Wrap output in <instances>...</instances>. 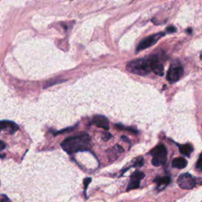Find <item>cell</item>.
<instances>
[{
	"label": "cell",
	"instance_id": "obj_10",
	"mask_svg": "<svg viewBox=\"0 0 202 202\" xmlns=\"http://www.w3.org/2000/svg\"><path fill=\"white\" fill-rule=\"evenodd\" d=\"M154 181L158 186L157 188L160 190H163L170 183V178L169 177H157Z\"/></svg>",
	"mask_w": 202,
	"mask_h": 202
},
{
	"label": "cell",
	"instance_id": "obj_18",
	"mask_svg": "<svg viewBox=\"0 0 202 202\" xmlns=\"http://www.w3.org/2000/svg\"><path fill=\"white\" fill-rule=\"evenodd\" d=\"M167 32H169V33H174V32H176L175 27H174V26H169V27H167Z\"/></svg>",
	"mask_w": 202,
	"mask_h": 202
},
{
	"label": "cell",
	"instance_id": "obj_17",
	"mask_svg": "<svg viewBox=\"0 0 202 202\" xmlns=\"http://www.w3.org/2000/svg\"><path fill=\"white\" fill-rule=\"evenodd\" d=\"M91 181H92V179H91V178H85V179L84 180V193L86 192L87 188H88V184H89V183Z\"/></svg>",
	"mask_w": 202,
	"mask_h": 202
},
{
	"label": "cell",
	"instance_id": "obj_21",
	"mask_svg": "<svg viewBox=\"0 0 202 202\" xmlns=\"http://www.w3.org/2000/svg\"><path fill=\"white\" fill-rule=\"evenodd\" d=\"M187 32H190V33H191V32H192V30L190 29V28H189V29L187 30Z\"/></svg>",
	"mask_w": 202,
	"mask_h": 202
},
{
	"label": "cell",
	"instance_id": "obj_19",
	"mask_svg": "<svg viewBox=\"0 0 202 202\" xmlns=\"http://www.w3.org/2000/svg\"><path fill=\"white\" fill-rule=\"evenodd\" d=\"M0 202H11L10 199L6 195H2L0 197Z\"/></svg>",
	"mask_w": 202,
	"mask_h": 202
},
{
	"label": "cell",
	"instance_id": "obj_16",
	"mask_svg": "<svg viewBox=\"0 0 202 202\" xmlns=\"http://www.w3.org/2000/svg\"><path fill=\"white\" fill-rule=\"evenodd\" d=\"M111 137H112L111 134H110V133H107V132L104 133V134H103V136H102L103 139H104V141H108V140H110V139L111 138Z\"/></svg>",
	"mask_w": 202,
	"mask_h": 202
},
{
	"label": "cell",
	"instance_id": "obj_2",
	"mask_svg": "<svg viewBox=\"0 0 202 202\" xmlns=\"http://www.w3.org/2000/svg\"><path fill=\"white\" fill-rule=\"evenodd\" d=\"M127 68L132 74H137V75L144 76L151 72V67H150L148 58L133 60L127 64Z\"/></svg>",
	"mask_w": 202,
	"mask_h": 202
},
{
	"label": "cell",
	"instance_id": "obj_5",
	"mask_svg": "<svg viewBox=\"0 0 202 202\" xmlns=\"http://www.w3.org/2000/svg\"><path fill=\"white\" fill-rule=\"evenodd\" d=\"M165 36V32H159V33H156L154 35H152L150 37H146L145 39H144L140 44H138L137 48V51H141L142 50L147 49L151 46L154 45L158 42V41L160 39H161L162 37Z\"/></svg>",
	"mask_w": 202,
	"mask_h": 202
},
{
	"label": "cell",
	"instance_id": "obj_9",
	"mask_svg": "<svg viewBox=\"0 0 202 202\" xmlns=\"http://www.w3.org/2000/svg\"><path fill=\"white\" fill-rule=\"evenodd\" d=\"M18 130V127L16 123L10 121H1L0 122V131L6 130L9 134H14Z\"/></svg>",
	"mask_w": 202,
	"mask_h": 202
},
{
	"label": "cell",
	"instance_id": "obj_13",
	"mask_svg": "<svg viewBox=\"0 0 202 202\" xmlns=\"http://www.w3.org/2000/svg\"><path fill=\"white\" fill-rule=\"evenodd\" d=\"M140 182L139 180L134 179V178H130V183H129L128 186H127V191H130L131 190H134V189L138 188L140 186Z\"/></svg>",
	"mask_w": 202,
	"mask_h": 202
},
{
	"label": "cell",
	"instance_id": "obj_3",
	"mask_svg": "<svg viewBox=\"0 0 202 202\" xmlns=\"http://www.w3.org/2000/svg\"><path fill=\"white\" fill-rule=\"evenodd\" d=\"M149 154L153 156L152 164L155 167H159L166 164L167 163V151L165 146L164 144H159L157 147H155Z\"/></svg>",
	"mask_w": 202,
	"mask_h": 202
},
{
	"label": "cell",
	"instance_id": "obj_4",
	"mask_svg": "<svg viewBox=\"0 0 202 202\" xmlns=\"http://www.w3.org/2000/svg\"><path fill=\"white\" fill-rule=\"evenodd\" d=\"M183 68L179 62H174L170 66L167 74V79L170 83L178 81L183 75Z\"/></svg>",
	"mask_w": 202,
	"mask_h": 202
},
{
	"label": "cell",
	"instance_id": "obj_7",
	"mask_svg": "<svg viewBox=\"0 0 202 202\" xmlns=\"http://www.w3.org/2000/svg\"><path fill=\"white\" fill-rule=\"evenodd\" d=\"M149 60L150 67H151V71L159 76H163L164 73V69L163 64L160 62L159 58L157 56L150 57L148 58Z\"/></svg>",
	"mask_w": 202,
	"mask_h": 202
},
{
	"label": "cell",
	"instance_id": "obj_20",
	"mask_svg": "<svg viewBox=\"0 0 202 202\" xmlns=\"http://www.w3.org/2000/svg\"><path fill=\"white\" fill-rule=\"evenodd\" d=\"M200 161H201V157H199L198 160H197V167L199 169V170H200L201 169V167H200Z\"/></svg>",
	"mask_w": 202,
	"mask_h": 202
},
{
	"label": "cell",
	"instance_id": "obj_8",
	"mask_svg": "<svg viewBox=\"0 0 202 202\" xmlns=\"http://www.w3.org/2000/svg\"><path fill=\"white\" fill-rule=\"evenodd\" d=\"M92 123L97 127L102 128L105 130H109V120L104 115H96L92 118Z\"/></svg>",
	"mask_w": 202,
	"mask_h": 202
},
{
	"label": "cell",
	"instance_id": "obj_6",
	"mask_svg": "<svg viewBox=\"0 0 202 202\" xmlns=\"http://www.w3.org/2000/svg\"><path fill=\"white\" fill-rule=\"evenodd\" d=\"M197 184V181L190 173H184L178 178V185L183 190L193 189Z\"/></svg>",
	"mask_w": 202,
	"mask_h": 202
},
{
	"label": "cell",
	"instance_id": "obj_14",
	"mask_svg": "<svg viewBox=\"0 0 202 202\" xmlns=\"http://www.w3.org/2000/svg\"><path fill=\"white\" fill-rule=\"evenodd\" d=\"M144 177V174L141 171H139V170H137L134 173H133V174L131 175V178H134V179H137L141 181V179H143Z\"/></svg>",
	"mask_w": 202,
	"mask_h": 202
},
{
	"label": "cell",
	"instance_id": "obj_1",
	"mask_svg": "<svg viewBox=\"0 0 202 202\" xmlns=\"http://www.w3.org/2000/svg\"><path fill=\"white\" fill-rule=\"evenodd\" d=\"M62 149L68 154L77 152L88 151L92 148L91 137L88 134L83 133L74 137H68L61 144Z\"/></svg>",
	"mask_w": 202,
	"mask_h": 202
},
{
	"label": "cell",
	"instance_id": "obj_12",
	"mask_svg": "<svg viewBox=\"0 0 202 202\" xmlns=\"http://www.w3.org/2000/svg\"><path fill=\"white\" fill-rule=\"evenodd\" d=\"M187 166V161L185 158L183 157H179V158H176L173 160L172 161V167L174 168L178 169H183Z\"/></svg>",
	"mask_w": 202,
	"mask_h": 202
},
{
	"label": "cell",
	"instance_id": "obj_15",
	"mask_svg": "<svg viewBox=\"0 0 202 202\" xmlns=\"http://www.w3.org/2000/svg\"><path fill=\"white\" fill-rule=\"evenodd\" d=\"M116 128L119 129L121 130H128V131H130L131 133H134V134H137V130H135V129L132 128V127H126L122 125H120V124H117Z\"/></svg>",
	"mask_w": 202,
	"mask_h": 202
},
{
	"label": "cell",
	"instance_id": "obj_11",
	"mask_svg": "<svg viewBox=\"0 0 202 202\" xmlns=\"http://www.w3.org/2000/svg\"><path fill=\"white\" fill-rule=\"evenodd\" d=\"M179 148V151L181 154H183V156L187 157H190V155L192 154L193 151V146L190 144H183V145H178Z\"/></svg>",
	"mask_w": 202,
	"mask_h": 202
}]
</instances>
